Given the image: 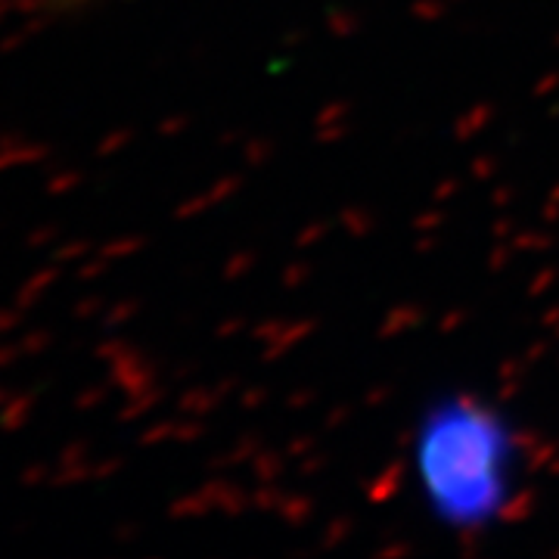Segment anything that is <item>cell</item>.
<instances>
[{
	"label": "cell",
	"mask_w": 559,
	"mask_h": 559,
	"mask_svg": "<svg viewBox=\"0 0 559 559\" xmlns=\"http://www.w3.org/2000/svg\"><path fill=\"white\" fill-rule=\"evenodd\" d=\"M66 3H79V0H66Z\"/></svg>",
	"instance_id": "obj_1"
}]
</instances>
